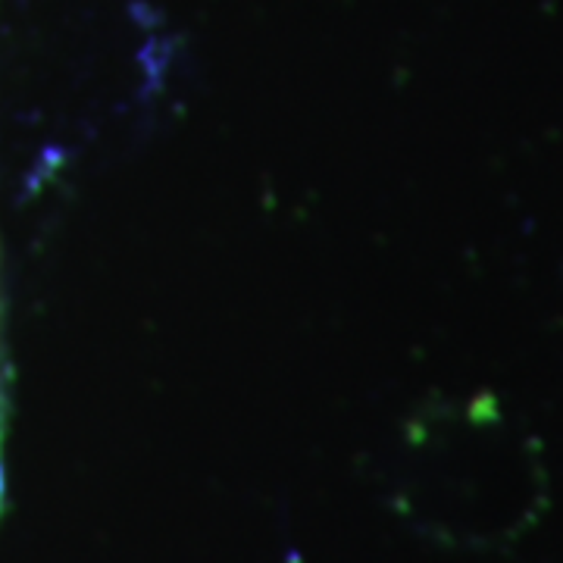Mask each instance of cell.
<instances>
[{
  "label": "cell",
  "mask_w": 563,
  "mask_h": 563,
  "mask_svg": "<svg viewBox=\"0 0 563 563\" xmlns=\"http://www.w3.org/2000/svg\"><path fill=\"white\" fill-rule=\"evenodd\" d=\"M0 501H3V473H0Z\"/></svg>",
  "instance_id": "obj_1"
}]
</instances>
